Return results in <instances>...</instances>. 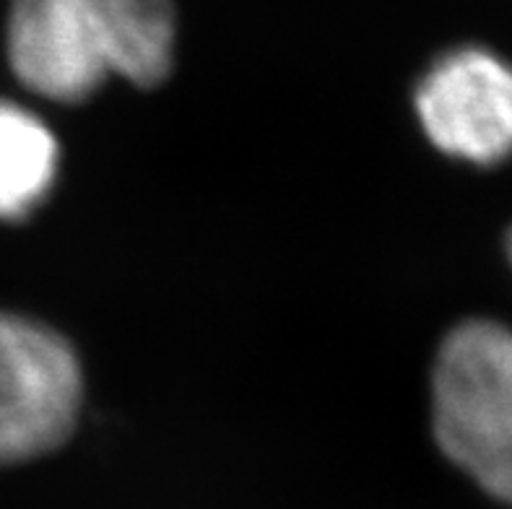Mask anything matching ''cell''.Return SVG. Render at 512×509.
I'll list each match as a JSON object with an SVG mask.
<instances>
[{
  "label": "cell",
  "instance_id": "7a4b0ae2",
  "mask_svg": "<svg viewBox=\"0 0 512 509\" xmlns=\"http://www.w3.org/2000/svg\"><path fill=\"white\" fill-rule=\"evenodd\" d=\"M440 450L489 497L512 504V330L468 320L440 346L432 374Z\"/></svg>",
  "mask_w": 512,
  "mask_h": 509
},
{
  "label": "cell",
  "instance_id": "8992f818",
  "mask_svg": "<svg viewBox=\"0 0 512 509\" xmlns=\"http://www.w3.org/2000/svg\"><path fill=\"white\" fill-rule=\"evenodd\" d=\"M505 247H507V260H510V265H512V226H510V232H507Z\"/></svg>",
  "mask_w": 512,
  "mask_h": 509
},
{
  "label": "cell",
  "instance_id": "3957f363",
  "mask_svg": "<svg viewBox=\"0 0 512 509\" xmlns=\"http://www.w3.org/2000/svg\"><path fill=\"white\" fill-rule=\"evenodd\" d=\"M81 369L47 325L0 312V465L24 463L71 437Z\"/></svg>",
  "mask_w": 512,
  "mask_h": 509
},
{
  "label": "cell",
  "instance_id": "6da1fadb",
  "mask_svg": "<svg viewBox=\"0 0 512 509\" xmlns=\"http://www.w3.org/2000/svg\"><path fill=\"white\" fill-rule=\"evenodd\" d=\"M175 11L169 0H16L8 58L26 86L78 102L120 76L156 86L172 68Z\"/></svg>",
  "mask_w": 512,
  "mask_h": 509
},
{
  "label": "cell",
  "instance_id": "277c9868",
  "mask_svg": "<svg viewBox=\"0 0 512 509\" xmlns=\"http://www.w3.org/2000/svg\"><path fill=\"white\" fill-rule=\"evenodd\" d=\"M424 133L442 154L494 167L512 156V65L463 47L432 65L416 89Z\"/></svg>",
  "mask_w": 512,
  "mask_h": 509
},
{
  "label": "cell",
  "instance_id": "5b68a950",
  "mask_svg": "<svg viewBox=\"0 0 512 509\" xmlns=\"http://www.w3.org/2000/svg\"><path fill=\"white\" fill-rule=\"evenodd\" d=\"M58 169V143L19 104L0 102V219H21L45 198Z\"/></svg>",
  "mask_w": 512,
  "mask_h": 509
}]
</instances>
